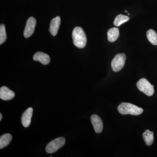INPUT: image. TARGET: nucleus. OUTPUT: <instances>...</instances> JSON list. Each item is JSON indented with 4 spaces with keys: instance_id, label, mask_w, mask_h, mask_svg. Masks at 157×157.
<instances>
[{
    "instance_id": "a211bd4d",
    "label": "nucleus",
    "mask_w": 157,
    "mask_h": 157,
    "mask_svg": "<svg viewBox=\"0 0 157 157\" xmlns=\"http://www.w3.org/2000/svg\"><path fill=\"white\" fill-rule=\"evenodd\" d=\"M2 113H0V121H2Z\"/></svg>"
},
{
    "instance_id": "39448f33",
    "label": "nucleus",
    "mask_w": 157,
    "mask_h": 157,
    "mask_svg": "<svg viewBox=\"0 0 157 157\" xmlns=\"http://www.w3.org/2000/svg\"><path fill=\"white\" fill-rule=\"evenodd\" d=\"M126 59V55L124 53H119L116 55L111 62V67L114 72L120 71L124 67Z\"/></svg>"
},
{
    "instance_id": "2eb2a0df",
    "label": "nucleus",
    "mask_w": 157,
    "mask_h": 157,
    "mask_svg": "<svg viewBox=\"0 0 157 157\" xmlns=\"http://www.w3.org/2000/svg\"><path fill=\"white\" fill-rule=\"evenodd\" d=\"M147 37L150 43L152 45H157V33L154 30H149L147 32Z\"/></svg>"
},
{
    "instance_id": "f03ea898",
    "label": "nucleus",
    "mask_w": 157,
    "mask_h": 157,
    "mask_svg": "<svg viewBox=\"0 0 157 157\" xmlns=\"http://www.w3.org/2000/svg\"><path fill=\"white\" fill-rule=\"evenodd\" d=\"M118 111L123 115L131 114L139 115L143 112V109L131 103H122L117 107Z\"/></svg>"
},
{
    "instance_id": "6ab92c4d",
    "label": "nucleus",
    "mask_w": 157,
    "mask_h": 157,
    "mask_svg": "<svg viewBox=\"0 0 157 157\" xmlns=\"http://www.w3.org/2000/svg\"><path fill=\"white\" fill-rule=\"evenodd\" d=\"M125 12H126V13H128V11L126 10V11H125Z\"/></svg>"
},
{
    "instance_id": "f3484780",
    "label": "nucleus",
    "mask_w": 157,
    "mask_h": 157,
    "mask_svg": "<svg viewBox=\"0 0 157 157\" xmlns=\"http://www.w3.org/2000/svg\"><path fill=\"white\" fill-rule=\"evenodd\" d=\"M7 39L6 27L4 24H1L0 25V45H2L6 42Z\"/></svg>"
},
{
    "instance_id": "ddd939ff",
    "label": "nucleus",
    "mask_w": 157,
    "mask_h": 157,
    "mask_svg": "<svg viewBox=\"0 0 157 157\" xmlns=\"http://www.w3.org/2000/svg\"><path fill=\"white\" fill-rule=\"evenodd\" d=\"M143 137L147 146H151L153 143L154 140L153 132L146 130L143 134Z\"/></svg>"
},
{
    "instance_id": "1a4fd4ad",
    "label": "nucleus",
    "mask_w": 157,
    "mask_h": 157,
    "mask_svg": "<svg viewBox=\"0 0 157 157\" xmlns=\"http://www.w3.org/2000/svg\"><path fill=\"white\" fill-rule=\"evenodd\" d=\"M33 108L29 107L23 113L21 117V123L22 125L25 128H27L31 122V118L33 116Z\"/></svg>"
},
{
    "instance_id": "dca6fc26",
    "label": "nucleus",
    "mask_w": 157,
    "mask_h": 157,
    "mask_svg": "<svg viewBox=\"0 0 157 157\" xmlns=\"http://www.w3.org/2000/svg\"><path fill=\"white\" fill-rule=\"evenodd\" d=\"M130 19L129 17L123 15V14H119L115 17V20L113 21V24L116 26H120L124 23L128 21Z\"/></svg>"
},
{
    "instance_id": "9d476101",
    "label": "nucleus",
    "mask_w": 157,
    "mask_h": 157,
    "mask_svg": "<svg viewBox=\"0 0 157 157\" xmlns=\"http://www.w3.org/2000/svg\"><path fill=\"white\" fill-rule=\"evenodd\" d=\"M60 24V17L59 16L53 18L51 21L49 32L53 36H55L57 34Z\"/></svg>"
},
{
    "instance_id": "0eeeda50",
    "label": "nucleus",
    "mask_w": 157,
    "mask_h": 157,
    "mask_svg": "<svg viewBox=\"0 0 157 157\" xmlns=\"http://www.w3.org/2000/svg\"><path fill=\"white\" fill-rule=\"evenodd\" d=\"M91 121L96 133H101L103 131V123L100 117L96 114H93L91 117Z\"/></svg>"
},
{
    "instance_id": "f8f14e48",
    "label": "nucleus",
    "mask_w": 157,
    "mask_h": 157,
    "mask_svg": "<svg viewBox=\"0 0 157 157\" xmlns=\"http://www.w3.org/2000/svg\"><path fill=\"white\" fill-rule=\"evenodd\" d=\"M119 29L117 28H112L107 32V38L109 42H114L119 36Z\"/></svg>"
},
{
    "instance_id": "423d86ee",
    "label": "nucleus",
    "mask_w": 157,
    "mask_h": 157,
    "mask_svg": "<svg viewBox=\"0 0 157 157\" xmlns=\"http://www.w3.org/2000/svg\"><path fill=\"white\" fill-rule=\"evenodd\" d=\"M36 25V21L34 17H30L28 19L24 31V36L25 38H29L33 34Z\"/></svg>"
},
{
    "instance_id": "20e7f679",
    "label": "nucleus",
    "mask_w": 157,
    "mask_h": 157,
    "mask_svg": "<svg viewBox=\"0 0 157 157\" xmlns=\"http://www.w3.org/2000/svg\"><path fill=\"white\" fill-rule=\"evenodd\" d=\"M66 139L63 137H59L54 140H52L47 144L45 148L46 152L48 154H52L57 151L64 145Z\"/></svg>"
},
{
    "instance_id": "6e6552de",
    "label": "nucleus",
    "mask_w": 157,
    "mask_h": 157,
    "mask_svg": "<svg viewBox=\"0 0 157 157\" xmlns=\"http://www.w3.org/2000/svg\"><path fill=\"white\" fill-rule=\"evenodd\" d=\"M15 97V94L9 88L3 86L0 88V98L4 101H9Z\"/></svg>"
},
{
    "instance_id": "4468645a",
    "label": "nucleus",
    "mask_w": 157,
    "mask_h": 157,
    "mask_svg": "<svg viewBox=\"0 0 157 157\" xmlns=\"http://www.w3.org/2000/svg\"><path fill=\"white\" fill-rule=\"evenodd\" d=\"M12 137L9 134H5L0 137V149H2L8 146L12 140Z\"/></svg>"
},
{
    "instance_id": "7ed1b4c3",
    "label": "nucleus",
    "mask_w": 157,
    "mask_h": 157,
    "mask_svg": "<svg viewBox=\"0 0 157 157\" xmlns=\"http://www.w3.org/2000/svg\"><path fill=\"white\" fill-rule=\"evenodd\" d=\"M137 88L147 96H151L154 93V86L152 85L146 78L140 79L137 83Z\"/></svg>"
},
{
    "instance_id": "aec40b11",
    "label": "nucleus",
    "mask_w": 157,
    "mask_h": 157,
    "mask_svg": "<svg viewBox=\"0 0 157 157\" xmlns=\"http://www.w3.org/2000/svg\"><path fill=\"white\" fill-rule=\"evenodd\" d=\"M128 15H130V13H128Z\"/></svg>"
},
{
    "instance_id": "9b49d317",
    "label": "nucleus",
    "mask_w": 157,
    "mask_h": 157,
    "mask_svg": "<svg viewBox=\"0 0 157 157\" xmlns=\"http://www.w3.org/2000/svg\"><path fill=\"white\" fill-rule=\"evenodd\" d=\"M34 60L40 62L42 64L48 65L50 61V58L47 54L38 52H36L33 57Z\"/></svg>"
},
{
    "instance_id": "f257e3e1",
    "label": "nucleus",
    "mask_w": 157,
    "mask_h": 157,
    "mask_svg": "<svg viewBox=\"0 0 157 157\" xmlns=\"http://www.w3.org/2000/svg\"><path fill=\"white\" fill-rule=\"evenodd\" d=\"M73 44L79 48H84L86 44L87 39L83 29L80 27H76L72 33Z\"/></svg>"
}]
</instances>
